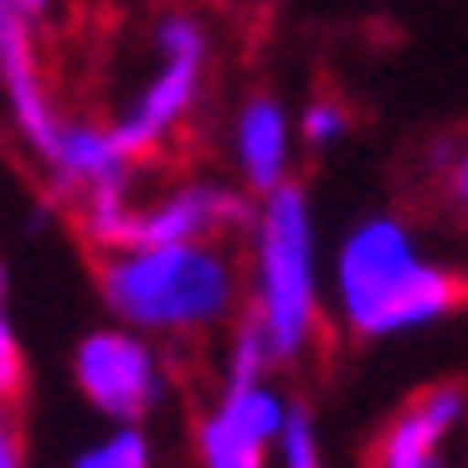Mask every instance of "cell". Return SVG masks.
Segmentation results:
<instances>
[{
  "label": "cell",
  "mask_w": 468,
  "mask_h": 468,
  "mask_svg": "<svg viewBox=\"0 0 468 468\" xmlns=\"http://www.w3.org/2000/svg\"><path fill=\"white\" fill-rule=\"evenodd\" d=\"M248 319L268 335L278 366L314 350L324 293H319L314 211L299 186L262 196L248 227Z\"/></svg>",
  "instance_id": "obj_4"
},
{
  "label": "cell",
  "mask_w": 468,
  "mask_h": 468,
  "mask_svg": "<svg viewBox=\"0 0 468 468\" xmlns=\"http://www.w3.org/2000/svg\"><path fill=\"white\" fill-rule=\"evenodd\" d=\"M68 468H154V448H150V438H144V427L113 422L103 438L78 448Z\"/></svg>",
  "instance_id": "obj_10"
},
{
  "label": "cell",
  "mask_w": 468,
  "mask_h": 468,
  "mask_svg": "<svg viewBox=\"0 0 468 468\" xmlns=\"http://www.w3.org/2000/svg\"><path fill=\"white\" fill-rule=\"evenodd\" d=\"M258 196L221 176H176L160 186L129 180L88 196L72 211L78 237L98 258L129 248H170V242H232L252 227Z\"/></svg>",
  "instance_id": "obj_3"
},
{
  "label": "cell",
  "mask_w": 468,
  "mask_h": 468,
  "mask_svg": "<svg viewBox=\"0 0 468 468\" xmlns=\"http://www.w3.org/2000/svg\"><path fill=\"white\" fill-rule=\"evenodd\" d=\"M345 139H350V109L335 93H314L299 109V144L309 154H330Z\"/></svg>",
  "instance_id": "obj_11"
},
{
  "label": "cell",
  "mask_w": 468,
  "mask_h": 468,
  "mask_svg": "<svg viewBox=\"0 0 468 468\" xmlns=\"http://www.w3.org/2000/svg\"><path fill=\"white\" fill-rule=\"evenodd\" d=\"M458 468H468V417H463V438H458Z\"/></svg>",
  "instance_id": "obj_17"
},
{
  "label": "cell",
  "mask_w": 468,
  "mask_h": 468,
  "mask_svg": "<svg viewBox=\"0 0 468 468\" xmlns=\"http://www.w3.org/2000/svg\"><path fill=\"white\" fill-rule=\"evenodd\" d=\"M289 412L293 401H283V391H273L268 381H221V391L191 432L196 468H268L289 427Z\"/></svg>",
  "instance_id": "obj_7"
},
{
  "label": "cell",
  "mask_w": 468,
  "mask_h": 468,
  "mask_svg": "<svg viewBox=\"0 0 468 468\" xmlns=\"http://www.w3.org/2000/svg\"><path fill=\"white\" fill-rule=\"evenodd\" d=\"M278 468H324V448H319V427L314 417L293 407L289 412V427H283V438H278Z\"/></svg>",
  "instance_id": "obj_13"
},
{
  "label": "cell",
  "mask_w": 468,
  "mask_h": 468,
  "mask_svg": "<svg viewBox=\"0 0 468 468\" xmlns=\"http://www.w3.org/2000/svg\"><path fill=\"white\" fill-rule=\"evenodd\" d=\"M21 5H27V11H31V16H37V21H42V16H47V11H52L57 0H21Z\"/></svg>",
  "instance_id": "obj_16"
},
{
  "label": "cell",
  "mask_w": 468,
  "mask_h": 468,
  "mask_svg": "<svg viewBox=\"0 0 468 468\" xmlns=\"http://www.w3.org/2000/svg\"><path fill=\"white\" fill-rule=\"evenodd\" d=\"M72 386L83 391L93 412L109 422L139 427L144 417L165 401V356L150 335L109 324V330H88L72 350Z\"/></svg>",
  "instance_id": "obj_6"
},
{
  "label": "cell",
  "mask_w": 468,
  "mask_h": 468,
  "mask_svg": "<svg viewBox=\"0 0 468 468\" xmlns=\"http://www.w3.org/2000/svg\"><path fill=\"white\" fill-rule=\"evenodd\" d=\"M463 417H468L463 386H427L391 412L381 438L371 442L366 468H448V453L463 438Z\"/></svg>",
  "instance_id": "obj_9"
},
{
  "label": "cell",
  "mask_w": 468,
  "mask_h": 468,
  "mask_svg": "<svg viewBox=\"0 0 468 468\" xmlns=\"http://www.w3.org/2000/svg\"><path fill=\"white\" fill-rule=\"evenodd\" d=\"M0 386H5V407H16L21 386H27V371H21V335H16L11 319L0 324Z\"/></svg>",
  "instance_id": "obj_14"
},
{
  "label": "cell",
  "mask_w": 468,
  "mask_h": 468,
  "mask_svg": "<svg viewBox=\"0 0 468 468\" xmlns=\"http://www.w3.org/2000/svg\"><path fill=\"white\" fill-rule=\"evenodd\" d=\"M468 299V278L427 252L397 211H371L345 227L330 252V309L350 340H401L442 324Z\"/></svg>",
  "instance_id": "obj_1"
},
{
  "label": "cell",
  "mask_w": 468,
  "mask_h": 468,
  "mask_svg": "<svg viewBox=\"0 0 468 468\" xmlns=\"http://www.w3.org/2000/svg\"><path fill=\"white\" fill-rule=\"evenodd\" d=\"M432 176H438V191L448 201V211L468 227V129L453 139H442L438 150H432Z\"/></svg>",
  "instance_id": "obj_12"
},
{
  "label": "cell",
  "mask_w": 468,
  "mask_h": 468,
  "mask_svg": "<svg viewBox=\"0 0 468 468\" xmlns=\"http://www.w3.org/2000/svg\"><path fill=\"white\" fill-rule=\"evenodd\" d=\"M299 109H289L278 93L258 88L232 109L227 119V160L232 180L242 191L262 196L293 186V160H299Z\"/></svg>",
  "instance_id": "obj_8"
},
{
  "label": "cell",
  "mask_w": 468,
  "mask_h": 468,
  "mask_svg": "<svg viewBox=\"0 0 468 468\" xmlns=\"http://www.w3.org/2000/svg\"><path fill=\"white\" fill-rule=\"evenodd\" d=\"M0 468H27V448H21V432H16L11 407H5V422H0Z\"/></svg>",
  "instance_id": "obj_15"
},
{
  "label": "cell",
  "mask_w": 468,
  "mask_h": 468,
  "mask_svg": "<svg viewBox=\"0 0 468 468\" xmlns=\"http://www.w3.org/2000/svg\"><path fill=\"white\" fill-rule=\"evenodd\" d=\"M113 324L154 340H207L248 314V258L232 242H170L98 258Z\"/></svg>",
  "instance_id": "obj_2"
},
{
  "label": "cell",
  "mask_w": 468,
  "mask_h": 468,
  "mask_svg": "<svg viewBox=\"0 0 468 468\" xmlns=\"http://www.w3.org/2000/svg\"><path fill=\"white\" fill-rule=\"evenodd\" d=\"M150 62L134 78L119 113H109L113 134L134 165H150L191 129L211 83V27L201 11L170 5L150 21Z\"/></svg>",
  "instance_id": "obj_5"
}]
</instances>
